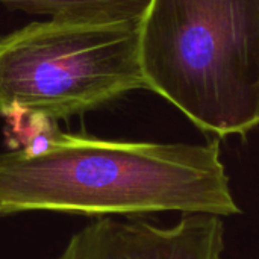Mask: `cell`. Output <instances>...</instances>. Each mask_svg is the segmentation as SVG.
Listing matches in <instances>:
<instances>
[{
    "label": "cell",
    "mask_w": 259,
    "mask_h": 259,
    "mask_svg": "<svg viewBox=\"0 0 259 259\" xmlns=\"http://www.w3.org/2000/svg\"><path fill=\"white\" fill-rule=\"evenodd\" d=\"M146 88L219 137L259 124V0H152L140 24Z\"/></svg>",
    "instance_id": "7a4b0ae2"
},
{
    "label": "cell",
    "mask_w": 259,
    "mask_h": 259,
    "mask_svg": "<svg viewBox=\"0 0 259 259\" xmlns=\"http://www.w3.org/2000/svg\"><path fill=\"white\" fill-rule=\"evenodd\" d=\"M141 88L140 24L50 18L0 38V115L64 120Z\"/></svg>",
    "instance_id": "3957f363"
},
{
    "label": "cell",
    "mask_w": 259,
    "mask_h": 259,
    "mask_svg": "<svg viewBox=\"0 0 259 259\" xmlns=\"http://www.w3.org/2000/svg\"><path fill=\"white\" fill-rule=\"evenodd\" d=\"M30 211L226 217L240 208L217 141L135 143L55 132L0 153V217Z\"/></svg>",
    "instance_id": "6da1fadb"
},
{
    "label": "cell",
    "mask_w": 259,
    "mask_h": 259,
    "mask_svg": "<svg viewBox=\"0 0 259 259\" xmlns=\"http://www.w3.org/2000/svg\"><path fill=\"white\" fill-rule=\"evenodd\" d=\"M152 0H0L9 9L82 23L141 24Z\"/></svg>",
    "instance_id": "5b68a950"
},
{
    "label": "cell",
    "mask_w": 259,
    "mask_h": 259,
    "mask_svg": "<svg viewBox=\"0 0 259 259\" xmlns=\"http://www.w3.org/2000/svg\"><path fill=\"white\" fill-rule=\"evenodd\" d=\"M223 249L219 215L185 214L171 228L100 217L76 232L56 259H220Z\"/></svg>",
    "instance_id": "277c9868"
}]
</instances>
